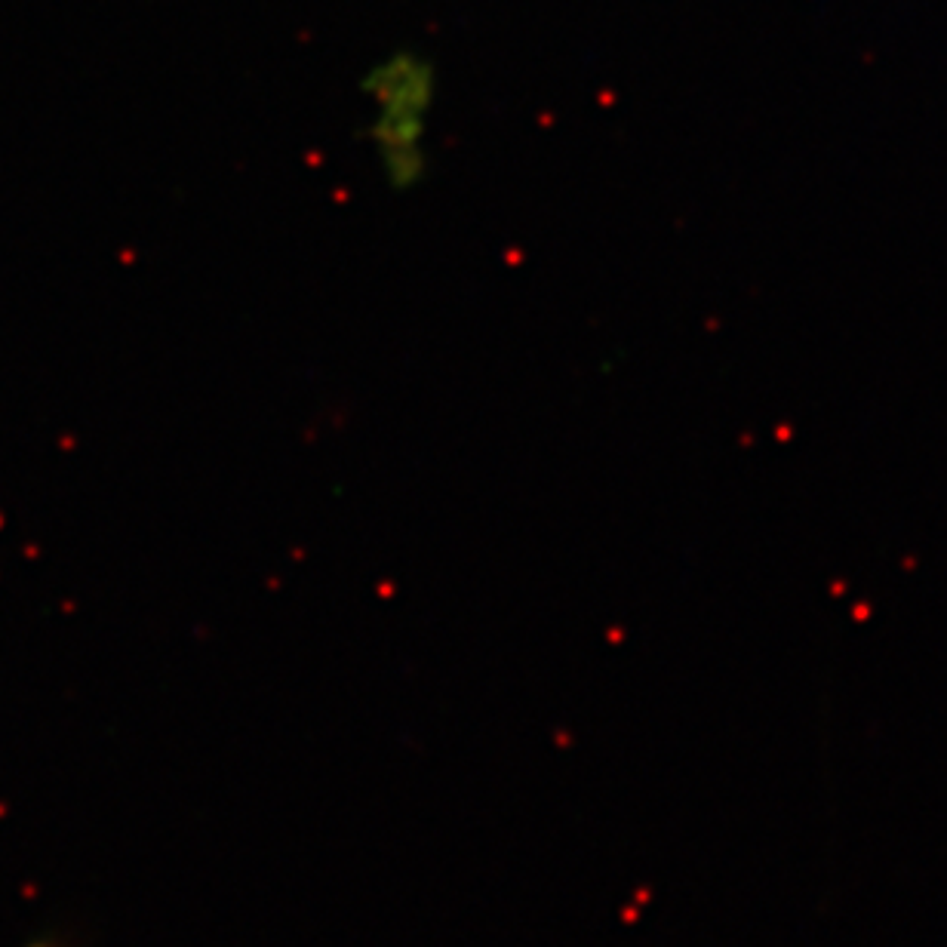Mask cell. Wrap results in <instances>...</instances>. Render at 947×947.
Returning a JSON list of instances; mask_svg holds the SVG:
<instances>
[{
    "mask_svg": "<svg viewBox=\"0 0 947 947\" xmlns=\"http://www.w3.org/2000/svg\"><path fill=\"white\" fill-rule=\"evenodd\" d=\"M366 142L382 185L394 194L416 191L431 173V133L437 71L413 50L376 62L363 77Z\"/></svg>",
    "mask_w": 947,
    "mask_h": 947,
    "instance_id": "cell-1",
    "label": "cell"
}]
</instances>
